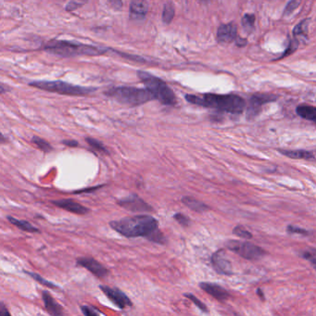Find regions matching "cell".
Returning <instances> with one entry per match:
<instances>
[{"mask_svg":"<svg viewBox=\"0 0 316 316\" xmlns=\"http://www.w3.org/2000/svg\"><path fill=\"white\" fill-rule=\"evenodd\" d=\"M77 265L86 268L95 277H99V278H105L107 276H109V270L106 267L103 266L99 262L95 260L94 258H79V259H77Z\"/></svg>","mask_w":316,"mask_h":316,"instance_id":"7c38bea8","label":"cell"},{"mask_svg":"<svg viewBox=\"0 0 316 316\" xmlns=\"http://www.w3.org/2000/svg\"><path fill=\"white\" fill-rule=\"evenodd\" d=\"M174 219L177 222L178 224H180L182 227H188L189 225H190V219L188 217V216H186V215H184L183 213H176L175 215H174Z\"/></svg>","mask_w":316,"mask_h":316,"instance_id":"1f68e13d","label":"cell"},{"mask_svg":"<svg viewBox=\"0 0 316 316\" xmlns=\"http://www.w3.org/2000/svg\"><path fill=\"white\" fill-rule=\"evenodd\" d=\"M102 186H99V187H97V188H88V189H85V190H80V191H77L75 192V194H78V193H84V192H90V191H93V190H96L98 188H101Z\"/></svg>","mask_w":316,"mask_h":316,"instance_id":"ab89813d","label":"cell"},{"mask_svg":"<svg viewBox=\"0 0 316 316\" xmlns=\"http://www.w3.org/2000/svg\"><path fill=\"white\" fill-rule=\"evenodd\" d=\"M85 3H82V2H76V1H71V2H69L67 5H66V10L68 11H72V10H76L80 8L81 6H83Z\"/></svg>","mask_w":316,"mask_h":316,"instance_id":"d590c367","label":"cell"},{"mask_svg":"<svg viewBox=\"0 0 316 316\" xmlns=\"http://www.w3.org/2000/svg\"><path fill=\"white\" fill-rule=\"evenodd\" d=\"M257 294L258 296L260 297L263 300H264L265 299V297H264V293L263 292V290L261 289V288H258L257 289Z\"/></svg>","mask_w":316,"mask_h":316,"instance_id":"60d3db41","label":"cell"},{"mask_svg":"<svg viewBox=\"0 0 316 316\" xmlns=\"http://www.w3.org/2000/svg\"><path fill=\"white\" fill-rule=\"evenodd\" d=\"M182 202L189 208L190 210L196 211V212H204L208 210H210V207L207 206L205 203L199 201L196 198L192 197H183L182 198Z\"/></svg>","mask_w":316,"mask_h":316,"instance_id":"ac0fdd59","label":"cell"},{"mask_svg":"<svg viewBox=\"0 0 316 316\" xmlns=\"http://www.w3.org/2000/svg\"><path fill=\"white\" fill-rule=\"evenodd\" d=\"M8 221L10 222L11 225L15 226L16 228H19L20 230L24 231V232H28V233H40V230L38 228L34 227L31 223L24 221V220H19L16 218L12 217V216H7Z\"/></svg>","mask_w":316,"mask_h":316,"instance_id":"d6986e66","label":"cell"},{"mask_svg":"<svg viewBox=\"0 0 316 316\" xmlns=\"http://www.w3.org/2000/svg\"><path fill=\"white\" fill-rule=\"evenodd\" d=\"M300 4L299 1H290L287 3V7L285 9V11H284V14L285 15H289L290 13L293 12V10H296L298 8V6Z\"/></svg>","mask_w":316,"mask_h":316,"instance_id":"836d02e7","label":"cell"},{"mask_svg":"<svg viewBox=\"0 0 316 316\" xmlns=\"http://www.w3.org/2000/svg\"><path fill=\"white\" fill-rule=\"evenodd\" d=\"M199 287L204 290L206 293L214 298H216L219 301L227 300L230 297V294L226 288L221 287L220 285L215 283H210V282H201L199 284Z\"/></svg>","mask_w":316,"mask_h":316,"instance_id":"9a60e30c","label":"cell"},{"mask_svg":"<svg viewBox=\"0 0 316 316\" xmlns=\"http://www.w3.org/2000/svg\"><path fill=\"white\" fill-rule=\"evenodd\" d=\"M277 97L274 95H267V94H256L253 95L250 100L249 105L247 108V119H253L260 113L263 105L266 104L268 102H272L277 100Z\"/></svg>","mask_w":316,"mask_h":316,"instance_id":"30bf717a","label":"cell"},{"mask_svg":"<svg viewBox=\"0 0 316 316\" xmlns=\"http://www.w3.org/2000/svg\"><path fill=\"white\" fill-rule=\"evenodd\" d=\"M121 207L133 211V212H143V211H153V208L137 194H131L126 198H122L118 201Z\"/></svg>","mask_w":316,"mask_h":316,"instance_id":"9c48e42d","label":"cell"},{"mask_svg":"<svg viewBox=\"0 0 316 316\" xmlns=\"http://www.w3.org/2000/svg\"><path fill=\"white\" fill-rule=\"evenodd\" d=\"M62 144L67 147H70V148H74V147L78 146V142L75 140H63Z\"/></svg>","mask_w":316,"mask_h":316,"instance_id":"74e56055","label":"cell"},{"mask_svg":"<svg viewBox=\"0 0 316 316\" xmlns=\"http://www.w3.org/2000/svg\"><path fill=\"white\" fill-rule=\"evenodd\" d=\"M237 28L235 22H230L228 24H222L218 28L217 40L219 43L228 44L234 40H237Z\"/></svg>","mask_w":316,"mask_h":316,"instance_id":"5bb4252c","label":"cell"},{"mask_svg":"<svg viewBox=\"0 0 316 316\" xmlns=\"http://www.w3.org/2000/svg\"><path fill=\"white\" fill-rule=\"evenodd\" d=\"M233 233L237 236V237L244 238V239H251L252 238V234L246 230L242 226H237L233 229Z\"/></svg>","mask_w":316,"mask_h":316,"instance_id":"4dcf8cb0","label":"cell"},{"mask_svg":"<svg viewBox=\"0 0 316 316\" xmlns=\"http://www.w3.org/2000/svg\"><path fill=\"white\" fill-rule=\"evenodd\" d=\"M106 96L115 99L119 103L129 106H139L153 100L152 94L146 88L133 87H116L105 92Z\"/></svg>","mask_w":316,"mask_h":316,"instance_id":"5b68a950","label":"cell"},{"mask_svg":"<svg viewBox=\"0 0 316 316\" xmlns=\"http://www.w3.org/2000/svg\"><path fill=\"white\" fill-rule=\"evenodd\" d=\"M148 11V3L145 1H132L130 4V18L133 20H143Z\"/></svg>","mask_w":316,"mask_h":316,"instance_id":"e0dca14e","label":"cell"},{"mask_svg":"<svg viewBox=\"0 0 316 316\" xmlns=\"http://www.w3.org/2000/svg\"><path fill=\"white\" fill-rule=\"evenodd\" d=\"M254 22H255V16L253 14H245V16L242 19V25L247 31H251L254 28Z\"/></svg>","mask_w":316,"mask_h":316,"instance_id":"f1b7e54d","label":"cell"},{"mask_svg":"<svg viewBox=\"0 0 316 316\" xmlns=\"http://www.w3.org/2000/svg\"><path fill=\"white\" fill-rule=\"evenodd\" d=\"M148 239L149 241H151V242H155V243L161 244V245L167 243V238L165 237V236L159 230H157L152 235H150L148 237Z\"/></svg>","mask_w":316,"mask_h":316,"instance_id":"4316f807","label":"cell"},{"mask_svg":"<svg viewBox=\"0 0 316 316\" xmlns=\"http://www.w3.org/2000/svg\"><path fill=\"white\" fill-rule=\"evenodd\" d=\"M51 202H52V204H54L57 207L65 210L71 213L79 214V215L87 214L90 211L88 208L81 205L80 203L72 200V199H58V200H52Z\"/></svg>","mask_w":316,"mask_h":316,"instance_id":"4fadbf2b","label":"cell"},{"mask_svg":"<svg viewBox=\"0 0 316 316\" xmlns=\"http://www.w3.org/2000/svg\"><path fill=\"white\" fill-rule=\"evenodd\" d=\"M86 140H87V142H88V144L89 146H90L91 148H94L95 150L99 151V152H103V153H104V152H105V153H109L108 150H107L106 148H105V146H104L100 141H99V140L92 139V138H87Z\"/></svg>","mask_w":316,"mask_h":316,"instance_id":"484cf974","label":"cell"},{"mask_svg":"<svg viewBox=\"0 0 316 316\" xmlns=\"http://www.w3.org/2000/svg\"><path fill=\"white\" fill-rule=\"evenodd\" d=\"M184 296L189 298V299H190V300H191V301H192L196 306L198 307V309H199L200 311H202L203 313H208V312H209V311H208L207 306H206L202 301H200L197 297L194 296L192 293H185Z\"/></svg>","mask_w":316,"mask_h":316,"instance_id":"f546056e","label":"cell"},{"mask_svg":"<svg viewBox=\"0 0 316 316\" xmlns=\"http://www.w3.org/2000/svg\"><path fill=\"white\" fill-rule=\"evenodd\" d=\"M99 288L105 294V296L107 297L113 304L118 307L119 309L123 310L126 307L133 306V302L131 301V299L121 289L104 285H100Z\"/></svg>","mask_w":316,"mask_h":316,"instance_id":"ba28073f","label":"cell"},{"mask_svg":"<svg viewBox=\"0 0 316 316\" xmlns=\"http://www.w3.org/2000/svg\"><path fill=\"white\" fill-rule=\"evenodd\" d=\"M301 257L309 261L316 270V249L309 248L304 250L303 252H301Z\"/></svg>","mask_w":316,"mask_h":316,"instance_id":"83f0119b","label":"cell"},{"mask_svg":"<svg viewBox=\"0 0 316 316\" xmlns=\"http://www.w3.org/2000/svg\"><path fill=\"white\" fill-rule=\"evenodd\" d=\"M24 273H25L26 275H28L29 277H32L34 280H35L36 282H38V283L41 284V285L45 286V287H50V288H59V286H58V285H56V284L50 282L49 280L43 278V277H41V276L38 275V274H36V273L27 272V271H24Z\"/></svg>","mask_w":316,"mask_h":316,"instance_id":"cb8c5ba5","label":"cell"},{"mask_svg":"<svg viewBox=\"0 0 316 316\" xmlns=\"http://www.w3.org/2000/svg\"><path fill=\"white\" fill-rule=\"evenodd\" d=\"M175 17V6L173 3H165L162 10V21L165 24H170Z\"/></svg>","mask_w":316,"mask_h":316,"instance_id":"7402d4cb","label":"cell"},{"mask_svg":"<svg viewBox=\"0 0 316 316\" xmlns=\"http://www.w3.org/2000/svg\"><path fill=\"white\" fill-rule=\"evenodd\" d=\"M81 311L86 316H99V313L93 307L81 306Z\"/></svg>","mask_w":316,"mask_h":316,"instance_id":"e575fe53","label":"cell"},{"mask_svg":"<svg viewBox=\"0 0 316 316\" xmlns=\"http://www.w3.org/2000/svg\"><path fill=\"white\" fill-rule=\"evenodd\" d=\"M0 316H11L9 310L5 306L4 302L0 303Z\"/></svg>","mask_w":316,"mask_h":316,"instance_id":"8d00e7d4","label":"cell"},{"mask_svg":"<svg viewBox=\"0 0 316 316\" xmlns=\"http://www.w3.org/2000/svg\"><path fill=\"white\" fill-rule=\"evenodd\" d=\"M31 87L66 96H88L96 92V88L81 87L63 81H33Z\"/></svg>","mask_w":316,"mask_h":316,"instance_id":"8992f818","label":"cell"},{"mask_svg":"<svg viewBox=\"0 0 316 316\" xmlns=\"http://www.w3.org/2000/svg\"><path fill=\"white\" fill-rule=\"evenodd\" d=\"M227 247L231 251H234L235 253L238 254L240 257L250 261L258 260L265 254L264 250L262 247H258L249 242L230 240L227 243Z\"/></svg>","mask_w":316,"mask_h":316,"instance_id":"52a82bcc","label":"cell"},{"mask_svg":"<svg viewBox=\"0 0 316 316\" xmlns=\"http://www.w3.org/2000/svg\"><path fill=\"white\" fill-rule=\"evenodd\" d=\"M109 226L120 235L126 237H143L148 238L158 230V220L148 214H140L132 217L123 218L117 221H111Z\"/></svg>","mask_w":316,"mask_h":316,"instance_id":"6da1fadb","label":"cell"},{"mask_svg":"<svg viewBox=\"0 0 316 316\" xmlns=\"http://www.w3.org/2000/svg\"><path fill=\"white\" fill-rule=\"evenodd\" d=\"M44 50L61 58H74L78 56H99L105 54L107 49L76 41L52 39L45 44Z\"/></svg>","mask_w":316,"mask_h":316,"instance_id":"3957f363","label":"cell"},{"mask_svg":"<svg viewBox=\"0 0 316 316\" xmlns=\"http://www.w3.org/2000/svg\"><path fill=\"white\" fill-rule=\"evenodd\" d=\"M297 113L298 116L316 123V107L301 105L297 108Z\"/></svg>","mask_w":316,"mask_h":316,"instance_id":"ffe728a7","label":"cell"},{"mask_svg":"<svg viewBox=\"0 0 316 316\" xmlns=\"http://www.w3.org/2000/svg\"><path fill=\"white\" fill-rule=\"evenodd\" d=\"M42 298H43L45 309L50 314V316H64L62 307L55 300L53 297L50 295V292L43 291Z\"/></svg>","mask_w":316,"mask_h":316,"instance_id":"2e32d148","label":"cell"},{"mask_svg":"<svg viewBox=\"0 0 316 316\" xmlns=\"http://www.w3.org/2000/svg\"><path fill=\"white\" fill-rule=\"evenodd\" d=\"M211 265L219 275L231 276L233 275V267L230 261L225 255V250L220 249L211 256Z\"/></svg>","mask_w":316,"mask_h":316,"instance_id":"8fae6325","label":"cell"},{"mask_svg":"<svg viewBox=\"0 0 316 316\" xmlns=\"http://www.w3.org/2000/svg\"><path fill=\"white\" fill-rule=\"evenodd\" d=\"M280 153L287 156L288 158H301V159H312L315 158L313 153L307 151V150H279Z\"/></svg>","mask_w":316,"mask_h":316,"instance_id":"44dd1931","label":"cell"},{"mask_svg":"<svg viewBox=\"0 0 316 316\" xmlns=\"http://www.w3.org/2000/svg\"><path fill=\"white\" fill-rule=\"evenodd\" d=\"M31 141L44 153H49V152L53 150V148H52V146L50 145V143L48 141H46L45 139H41L39 137L35 136V137L32 138Z\"/></svg>","mask_w":316,"mask_h":316,"instance_id":"603a6c76","label":"cell"},{"mask_svg":"<svg viewBox=\"0 0 316 316\" xmlns=\"http://www.w3.org/2000/svg\"><path fill=\"white\" fill-rule=\"evenodd\" d=\"M247 44V40L237 38V45L238 47H244Z\"/></svg>","mask_w":316,"mask_h":316,"instance_id":"f35d334b","label":"cell"},{"mask_svg":"<svg viewBox=\"0 0 316 316\" xmlns=\"http://www.w3.org/2000/svg\"><path fill=\"white\" fill-rule=\"evenodd\" d=\"M287 230V232L290 233V234H298V235H302V236L310 235L309 231H307L303 228H298L295 226H288Z\"/></svg>","mask_w":316,"mask_h":316,"instance_id":"d6a6232c","label":"cell"},{"mask_svg":"<svg viewBox=\"0 0 316 316\" xmlns=\"http://www.w3.org/2000/svg\"><path fill=\"white\" fill-rule=\"evenodd\" d=\"M185 99L197 106L227 111L233 114H240L246 105L244 99L236 95L204 94L202 96H196L188 94L185 96Z\"/></svg>","mask_w":316,"mask_h":316,"instance_id":"7a4b0ae2","label":"cell"},{"mask_svg":"<svg viewBox=\"0 0 316 316\" xmlns=\"http://www.w3.org/2000/svg\"><path fill=\"white\" fill-rule=\"evenodd\" d=\"M138 76L145 85L146 89L152 94L154 99L166 106H175L177 103L175 92L163 80L144 70H139Z\"/></svg>","mask_w":316,"mask_h":316,"instance_id":"277c9868","label":"cell"},{"mask_svg":"<svg viewBox=\"0 0 316 316\" xmlns=\"http://www.w3.org/2000/svg\"><path fill=\"white\" fill-rule=\"evenodd\" d=\"M308 25H309L308 20H302L301 22H299L293 30L294 35L295 36H304L306 38Z\"/></svg>","mask_w":316,"mask_h":316,"instance_id":"d4e9b609","label":"cell"}]
</instances>
